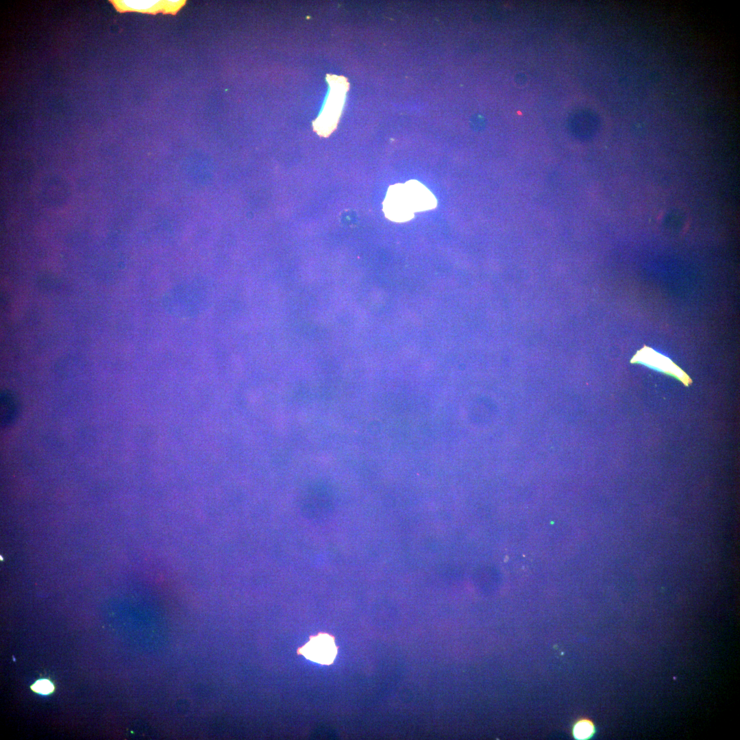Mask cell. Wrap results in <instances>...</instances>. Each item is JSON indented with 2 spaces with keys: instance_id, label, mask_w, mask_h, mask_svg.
<instances>
[{
  "instance_id": "6da1fadb",
  "label": "cell",
  "mask_w": 740,
  "mask_h": 740,
  "mask_svg": "<svg viewBox=\"0 0 740 740\" xmlns=\"http://www.w3.org/2000/svg\"><path fill=\"white\" fill-rule=\"evenodd\" d=\"M382 205L387 219L405 222L412 219L416 212L434 208L437 201L423 184L411 180L404 184L390 186Z\"/></svg>"
},
{
  "instance_id": "7a4b0ae2",
  "label": "cell",
  "mask_w": 740,
  "mask_h": 740,
  "mask_svg": "<svg viewBox=\"0 0 740 740\" xmlns=\"http://www.w3.org/2000/svg\"><path fill=\"white\" fill-rule=\"evenodd\" d=\"M631 362L644 365L650 368L671 375L686 386L691 383L689 377L669 358L651 348L644 347L638 351L632 358Z\"/></svg>"
},
{
  "instance_id": "3957f363",
  "label": "cell",
  "mask_w": 740,
  "mask_h": 740,
  "mask_svg": "<svg viewBox=\"0 0 740 740\" xmlns=\"http://www.w3.org/2000/svg\"><path fill=\"white\" fill-rule=\"evenodd\" d=\"M301 654L308 659L323 665L333 663L337 648L332 636L326 633H319L312 637L310 641L299 649Z\"/></svg>"
},
{
  "instance_id": "277c9868",
  "label": "cell",
  "mask_w": 740,
  "mask_h": 740,
  "mask_svg": "<svg viewBox=\"0 0 740 740\" xmlns=\"http://www.w3.org/2000/svg\"><path fill=\"white\" fill-rule=\"evenodd\" d=\"M338 84V87L332 86V97H330L332 103L328 102L327 108H324L320 116L313 123L314 130L321 136H328L336 128L341 114L343 96L345 94V86Z\"/></svg>"
},
{
  "instance_id": "5b68a950",
  "label": "cell",
  "mask_w": 740,
  "mask_h": 740,
  "mask_svg": "<svg viewBox=\"0 0 740 740\" xmlns=\"http://www.w3.org/2000/svg\"><path fill=\"white\" fill-rule=\"evenodd\" d=\"M120 11H135L155 14L168 13V1H112Z\"/></svg>"
},
{
  "instance_id": "8992f818",
  "label": "cell",
  "mask_w": 740,
  "mask_h": 740,
  "mask_svg": "<svg viewBox=\"0 0 740 740\" xmlns=\"http://www.w3.org/2000/svg\"><path fill=\"white\" fill-rule=\"evenodd\" d=\"M19 404L16 396L8 391H4L0 395V415L1 427L11 425L16 419L19 411Z\"/></svg>"
},
{
  "instance_id": "52a82bcc",
  "label": "cell",
  "mask_w": 740,
  "mask_h": 740,
  "mask_svg": "<svg viewBox=\"0 0 740 740\" xmlns=\"http://www.w3.org/2000/svg\"><path fill=\"white\" fill-rule=\"evenodd\" d=\"M594 732L595 727L593 722L586 719L578 720L572 728L574 737L579 740L589 739Z\"/></svg>"
},
{
  "instance_id": "ba28073f",
  "label": "cell",
  "mask_w": 740,
  "mask_h": 740,
  "mask_svg": "<svg viewBox=\"0 0 740 740\" xmlns=\"http://www.w3.org/2000/svg\"><path fill=\"white\" fill-rule=\"evenodd\" d=\"M31 689L36 693L41 694H49L54 690V686L51 682L48 680L42 679L36 682Z\"/></svg>"
}]
</instances>
